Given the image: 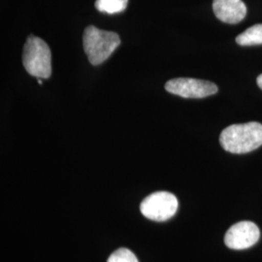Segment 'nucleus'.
<instances>
[{
    "mask_svg": "<svg viewBox=\"0 0 262 262\" xmlns=\"http://www.w3.org/2000/svg\"><path fill=\"white\" fill-rule=\"evenodd\" d=\"M259 236V228L255 224L252 222H240L227 230L225 243L229 249L244 250L256 243Z\"/></svg>",
    "mask_w": 262,
    "mask_h": 262,
    "instance_id": "423d86ee",
    "label": "nucleus"
},
{
    "mask_svg": "<svg viewBox=\"0 0 262 262\" xmlns=\"http://www.w3.org/2000/svg\"><path fill=\"white\" fill-rule=\"evenodd\" d=\"M215 17L225 24L240 23L247 15V7L242 0H214Z\"/></svg>",
    "mask_w": 262,
    "mask_h": 262,
    "instance_id": "0eeeda50",
    "label": "nucleus"
},
{
    "mask_svg": "<svg viewBox=\"0 0 262 262\" xmlns=\"http://www.w3.org/2000/svg\"><path fill=\"white\" fill-rule=\"evenodd\" d=\"M23 63L28 74L47 79L52 74V54L47 43L41 38L29 36L24 47Z\"/></svg>",
    "mask_w": 262,
    "mask_h": 262,
    "instance_id": "7ed1b4c3",
    "label": "nucleus"
},
{
    "mask_svg": "<svg viewBox=\"0 0 262 262\" xmlns=\"http://www.w3.org/2000/svg\"><path fill=\"white\" fill-rule=\"evenodd\" d=\"M240 46H254L262 44V24L254 25L236 37Z\"/></svg>",
    "mask_w": 262,
    "mask_h": 262,
    "instance_id": "6e6552de",
    "label": "nucleus"
},
{
    "mask_svg": "<svg viewBox=\"0 0 262 262\" xmlns=\"http://www.w3.org/2000/svg\"><path fill=\"white\" fill-rule=\"evenodd\" d=\"M222 147L232 154H247L262 145V124L251 122L232 124L223 130L220 136Z\"/></svg>",
    "mask_w": 262,
    "mask_h": 262,
    "instance_id": "f257e3e1",
    "label": "nucleus"
},
{
    "mask_svg": "<svg viewBox=\"0 0 262 262\" xmlns=\"http://www.w3.org/2000/svg\"><path fill=\"white\" fill-rule=\"evenodd\" d=\"M165 90L184 98H204L217 93L214 83L192 78L172 79L165 84Z\"/></svg>",
    "mask_w": 262,
    "mask_h": 262,
    "instance_id": "39448f33",
    "label": "nucleus"
},
{
    "mask_svg": "<svg viewBox=\"0 0 262 262\" xmlns=\"http://www.w3.org/2000/svg\"><path fill=\"white\" fill-rule=\"evenodd\" d=\"M38 84H42V81H41V80H40V79H39V80H38Z\"/></svg>",
    "mask_w": 262,
    "mask_h": 262,
    "instance_id": "f8f14e48",
    "label": "nucleus"
},
{
    "mask_svg": "<svg viewBox=\"0 0 262 262\" xmlns=\"http://www.w3.org/2000/svg\"><path fill=\"white\" fill-rule=\"evenodd\" d=\"M256 82H257V84H258V86L262 90V74L258 76L257 77V80H256Z\"/></svg>",
    "mask_w": 262,
    "mask_h": 262,
    "instance_id": "9b49d317",
    "label": "nucleus"
},
{
    "mask_svg": "<svg viewBox=\"0 0 262 262\" xmlns=\"http://www.w3.org/2000/svg\"><path fill=\"white\" fill-rule=\"evenodd\" d=\"M83 45L89 61L93 66H99L121 45V38L116 32L90 26L84 29Z\"/></svg>",
    "mask_w": 262,
    "mask_h": 262,
    "instance_id": "f03ea898",
    "label": "nucleus"
},
{
    "mask_svg": "<svg viewBox=\"0 0 262 262\" xmlns=\"http://www.w3.org/2000/svg\"><path fill=\"white\" fill-rule=\"evenodd\" d=\"M108 262H138V259L130 250L121 248L109 256Z\"/></svg>",
    "mask_w": 262,
    "mask_h": 262,
    "instance_id": "9d476101",
    "label": "nucleus"
},
{
    "mask_svg": "<svg viewBox=\"0 0 262 262\" xmlns=\"http://www.w3.org/2000/svg\"><path fill=\"white\" fill-rule=\"evenodd\" d=\"M178 200L167 191H157L146 197L140 205L141 213L155 222H165L176 214Z\"/></svg>",
    "mask_w": 262,
    "mask_h": 262,
    "instance_id": "20e7f679",
    "label": "nucleus"
},
{
    "mask_svg": "<svg viewBox=\"0 0 262 262\" xmlns=\"http://www.w3.org/2000/svg\"><path fill=\"white\" fill-rule=\"evenodd\" d=\"M128 0H96L95 8L107 14H117L126 9Z\"/></svg>",
    "mask_w": 262,
    "mask_h": 262,
    "instance_id": "1a4fd4ad",
    "label": "nucleus"
}]
</instances>
